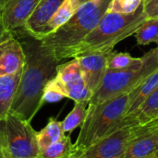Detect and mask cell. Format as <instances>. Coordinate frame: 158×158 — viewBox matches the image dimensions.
<instances>
[{
	"label": "cell",
	"mask_w": 158,
	"mask_h": 158,
	"mask_svg": "<svg viewBox=\"0 0 158 158\" xmlns=\"http://www.w3.org/2000/svg\"><path fill=\"white\" fill-rule=\"evenodd\" d=\"M25 52L24 68L11 104L10 112L30 122L44 105L43 95L47 83L56 77L59 61L53 50L23 29L14 32Z\"/></svg>",
	"instance_id": "6da1fadb"
},
{
	"label": "cell",
	"mask_w": 158,
	"mask_h": 158,
	"mask_svg": "<svg viewBox=\"0 0 158 158\" xmlns=\"http://www.w3.org/2000/svg\"><path fill=\"white\" fill-rule=\"evenodd\" d=\"M145 19L143 4L130 14L106 12L95 28L65 54L64 60L88 53L111 51L118 43L134 34Z\"/></svg>",
	"instance_id": "7a4b0ae2"
},
{
	"label": "cell",
	"mask_w": 158,
	"mask_h": 158,
	"mask_svg": "<svg viewBox=\"0 0 158 158\" xmlns=\"http://www.w3.org/2000/svg\"><path fill=\"white\" fill-rule=\"evenodd\" d=\"M111 0H92L82 3L74 15L55 32L42 37L43 45L51 48L58 61L83 40L106 13Z\"/></svg>",
	"instance_id": "3957f363"
},
{
	"label": "cell",
	"mask_w": 158,
	"mask_h": 158,
	"mask_svg": "<svg viewBox=\"0 0 158 158\" xmlns=\"http://www.w3.org/2000/svg\"><path fill=\"white\" fill-rule=\"evenodd\" d=\"M128 99L129 93H124L98 104H88L85 120L74 143V156L117 129L126 114Z\"/></svg>",
	"instance_id": "277c9868"
},
{
	"label": "cell",
	"mask_w": 158,
	"mask_h": 158,
	"mask_svg": "<svg viewBox=\"0 0 158 158\" xmlns=\"http://www.w3.org/2000/svg\"><path fill=\"white\" fill-rule=\"evenodd\" d=\"M144 62L133 69L107 70L104 79L92 95L88 104H98L124 93H129L144 78L158 68V49L154 48L144 56Z\"/></svg>",
	"instance_id": "5b68a950"
},
{
	"label": "cell",
	"mask_w": 158,
	"mask_h": 158,
	"mask_svg": "<svg viewBox=\"0 0 158 158\" xmlns=\"http://www.w3.org/2000/svg\"><path fill=\"white\" fill-rule=\"evenodd\" d=\"M37 132L30 122L8 113L0 120V144L8 158H38Z\"/></svg>",
	"instance_id": "8992f818"
},
{
	"label": "cell",
	"mask_w": 158,
	"mask_h": 158,
	"mask_svg": "<svg viewBox=\"0 0 158 158\" xmlns=\"http://www.w3.org/2000/svg\"><path fill=\"white\" fill-rule=\"evenodd\" d=\"M45 88H53L75 102H86L89 103L93 95L84 81L79 61L76 58L66 63L58 64L56 77L50 80Z\"/></svg>",
	"instance_id": "52a82bcc"
},
{
	"label": "cell",
	"mask_w": 158,
	"mask_h": 158,
	"mask_svg": "<svg viewBox=\"0 0 158 158\" xmlns=\"http://www.w3.org/2000/svg\"><path fill=\"white\" fill-rule=\"evenodd\" d=\"M137 131L138 127H126L117 129L74 158H122Z\"/></svg>",
	"instance_id": "ba28073f"
},
{
	"label": "cell",
	"mask_w": 158,
	"mask_h": 158,
	"mask_svg": "<svg viewBox=\"0 0 158 158\" xmlns=\"http://www.w3.org/2000/svg\"><path fill=\"white\" fill-rule=\"evenodd\" d=\"M41 0H2L0 20L6 32L14 33L24 27Z\"/></svg>",
	"instance_id": "9c48e42d"
},
{
	"label": "cell",
	"mask_w": 158,
	"mask_h": 158,
	"mask_svg": "<svg viewBox=\"0 0 158 158\" xmlns=\"http://www.w3.org/2000/svg\"><path fill=\"white\" fill-rule=\"evenodd\" d=\"M25 60L21 43L13 33L0 41V77L21 73Z\"/></svg>",
	"instance_id": "30bf717a"
},
{
	"label": "cell",
	"mask_w": 158,
	"mask_h": 158,
	"mask_svg": "<svg viewBox=\"0 0 158 158\" xmlns=\"http://www.w3.org/2000/svg\"><path fill=\"white\" fill-rule=\"evenodd\" d=\"M111 51L84 54L76 59L79 61L84 81L94 94L101 85L107 71V62Z\"/></svg>",
	"instance_id": "8fae6325"
},
{
	"label": "cell",
	"mask_w": 158,
	"mask_h": 158,
	"mask_svg": "<svg viewBox=\"0 0 158 158\" xmlns=\"http://www.w3.org/2000/svg\"><path fill=\"white\" fill-rule=\"evenodd\" d=\"M64 0H41L22 28L27 34L39 39L44 28Z\"/></svg>",
	"instance_id": "7c38bea8"
},
{
	"label": "cell",
	"mask_w": 158,
	"mask_h": 158,
	"mask_svg": "<svg viewBox=\"0 0 158 158\" xmlns=\"http://www.w3.org/2000/svg\"><path fill=\"white\" fill-rule=\"evenodd\" d=\"M158 116V87L143 104L132 114L123 116L118 123L117 129L126 127H141L147 125ZM116 129V130H117Z\"/></svg>",
	"instance_id": "4fadbf2b"
},
{
	"label": "cell",
	"mask_w": 158,
	"mask_h": 158,
	"mask_svg": "<svg viewBox=\"0 0 158 158\" xmlns=\"http://www.w3.org/2000/svg\"><path fill=\"white\" fill-rule=\"evenodd\" d=\"M157 87L158 68L150 75L144 78L136 88H134L131 91L129 92L127 111L125 115H129L134 111H136Z\"/></svg>",
	"instance_id": "5bb4252c"
},
{
	"label": "cell",
	"mask_w": 158,
	"mask_h": 158,
	"mask_svg": "<svg viewBox=\"0 0 158 158\" xmlns=\"http://www.w3.org/2000/svg\"><path fill=\"white\" fill-rule=\"evenodd\" d=\"M81 5V0H64L54 14V16L44 28L39 40L42 37L55 32L57 28L66 23L74 15V13L77 11Z\"/></svg>",
	"instance_id": "9a60e30c"
},
{
	"label": "cell",
	"mask_w": 158,
	"mask_h": 158,
	"mask_svg": "<svg viewBox=\"0 0 158 158\" xmlns=\"http://www.w3.org/2000/svg\"><path fill=\"white\" fill-rule=\"evenodd\" d=\"M21 73L0 77V120L10 112Z\"/></svg>",
	"instance_id": "2e32d148"
},
{
	"label": "cell",
	"mask_w": 158,
	"mask_h": 158,
	"mask_svg": "<svg viewBox=\"0 0 158 158\" xmlns=\"http://www.w3.org/2000/svg\"><path fill=\"white\" fill-rule=\"evenodd\" d=\"M65 135L61 121L56 118H49L47 125L36 134L40 152L58 142Z\"/></svg>",
	"instance_id": "e0dca14e"
},
{
	"label": "cell",
	"mask_w": 158,
	"mask_h": 158,
	"mask_svg": "<svg viewBox=\"0 0 158 158\" xmlns=\"http://www.w3.org/2000/svg\"><path fill=\"white\" fill-rule=\"evenodd\" d=\"M74 143L69 135H64L58 142L40 152L38 158H74Z\"/></svg>",
	"instance_id": "ac0fdd59"
},
{
	"label": "cell",
	"mask_w": 158,
	"mask_h": 158,
	"mask_svg": "<svg viewBox=\"0 0 158 158\" xmlns=\"http://www.w3.org/2000/svg\"><path fill=\"white\" fill-rule=\"evenodd\" d=\"M144 62V57L133 58L131 54L126 52L112 51L108 58L107 70L121 71L127 69H133L141 66Z\"/></svg>",
	"instance_id": "d6986e66"
},
{
	"label": "cell",
	"mask_w": 158,
	"mask_h": 158,
	"mask_svg": "<svg viewBox=\"0 0 158 158\" xmlns=\"http://www.w3.org/2000/svg\"><path fill=\"white\" fill-rule=\"evenodd\" d=\"M134 34L140 46L158 43V18L145 19Z\"/></svg>",
	"instance_id": "ffe728a7"
},
{
	"label": "cell",
	"mask_w": 158,
	"mask_h": 158,
	"mask_svg": "<svg viewBox=\"0 0 158 158\" xmlns=\"http://www.w3.org/2000/svg\"><path fill=\"white\" fill-rule=\"evenodd\" d=\"M86 102H76L71 112L66 116V118L61 121L62 129L64 133H71L75 129L81 127L85 120L87 115Z\"/></svg>",
	"instance_id": "44dd1931"
},
{
	"label": "cell",
	"mask_w": 158,
	"mask_h": 158,
	"mask_svg": "<svg viewBox=\"0 0 158 158\" xmlns=\"http://www.w3.org/2000/svg\"><path fill=\"white\" fill-rule=\"evenodd\" d=\"M143 4V0H111L106 12L130 14L137 10Z\"/></svg>",
	"instance_id": "7402d4cb"
},
{
	"label": "cell",
	"mask_w": 158,
	"mask_h": 158,
	"mask_svg": "<svg viewBox=\"0 0 158 158\" xmlns=\"http://www.w3.org/2000/svg\"><path fill=\"white\" fill-rule=\"evenodd\" d=\"M146 19L158 18V0H145L143 2Z\"/></svg>",
	"instance_id": "603a6c76"
},
{
	"label": "cell",
	"mask_w": 158,
	"mask_h": 158,
	"mask_svg": "<svg viewBox=\"0 0 158 158\" xmlns=\"http://www.w3.org/2000/svg\"><path fill=\"white\" fill-rule=\"evenodd\" d=\"M64 98L65 96L63 94H61L60 92L53 88H44V95H43L44 102H56L61 101Z\"/></svg>",
	"instance_id": "cb8c5ba5"
},
{
	"label": "cell",
	"mask_w": 158,
	"mask_h": 158,
	"mask_svg": "<svg viewBox=\"0 0 158 158\" xmlns=\"http://www.w3.org/2000/svg\"><path fill=\"white\" fill-rule=\"evenodd\" d=\"M9 34H11V33L6 32V31L5 30V28L3 27L2 22H1V20H0V41H2L4 38H6Z\"/></svg>",
	"instance_id": "d4e9b609"
},
{
	"label": "cell",
	"mask_w": 158,
	"mask_h": 158,
	"mask_svg": "<svg viewBox=\"0 0 158 158\" xmlns=\"http://www.w3.org/2000/svg\"><path fill=\"white\" fill-rule=\"evenodd\" d=\"M0 158H8L7 156H6V153L4 152V150H3V148H2V146H1V144H0Z\"/></svg>",
	"instance_id": "484cf974"
},
{
	"label": "cell",
	"mask_w": 158,
	"mask_h": 158,
	"mask_svg": "<svg viewBox=\"0 0 158 158\" xmlns=\"http://www.w3.org/2000/svg\"><path fill=\"white\" fill-rule=\"evenodd\" d=\"M146 158H158V151L157 152H156V153H154L153 155L149 156L148 157H146Z\"/></svg>",
	"instance_id": "4316f807"
},
{
	"label": "cell",
	"mask_w": 158,
	"mask_h": 158,
	"mask_svg": "<svg viewBox=\"0 0 158 158\" xmlns=\"http://www.w3.org/2000/svg\"><path fill=\"white\" fill-rule=\"evenodd\" d=\"M149 124H154V125H158V116H157V118H156V120H154L153 122H151V123H149Z\"/></svg>",
	"instance_id": "83f0119b"
},
{
	"label": "cell",
	"mask_w": 158,
	"mask_h": 158,
	"mask_svg": "<svg viewBox=\"0 0 158 158\" xmlns=\"http://www.w3.org/2000/svg\"><path fill=\"white\" fill-rule=\"evenodd\" d=\"M88 1H92V0H81V3H85V2H88Z\"/></svg>",
	"instance_id": "f1b7e54d"
},
{
	"label": "cell",
	"mask_w": 158,
	"mask_h": 158,
	"mask_svg": "<svg viewBox=\"0 0 158 158\" xmlns=\"http://www.w3.org/2000/svg\"><path fill=\"white\" fill-rule=\"evenodd\" d=\"M157 45H158V43H157ZM156 48H157V49H158V46H157V47H156Z\"/></svg>",
	"instance_id": "f546056e"
},
{
	"label": "cell",
	"mask_w": 158,
	"mask_h": 158,
	"mask_svg": "<svg viewBox=\"0 0 158 158\" xmlns=\"http://www.w3.org/2000/svg\"><path fill=\"white\" fill-rule=\"evenodd\" d=\"M75 158H81V157H75Z\"/></svg>",
	"instance_id": "4dcf8cb0"
},
{
	"label": "cell",
	"mask_w": 158,
	"mask_h": 158,
	"mask_svg": "<svg viewBox=\"0 0 158 158\" xmlns=\"http://www.w3.org/2000/svg\"><path fill=\"white\" fill-rule=\"evenodd\" d=\"M143 1H145V0H143Z\"/></svg>",
	"instance_id": "1f68e13d"
},
{
	"label": "cell",
	"mask_w": 158,
	"mask_h": 158,
	"mask_svg": "<svg viewBox=\"0 0 158 158\" xmlns=\"http://www.w3.org/2000/svg\"><path fill=\"white\" fill-rule=\"evenodd\" d=\"M1 1H2V0H0V3H1Z\"/></svg>",
	"instance_id": "d6a6232c"
}]
</instances>
